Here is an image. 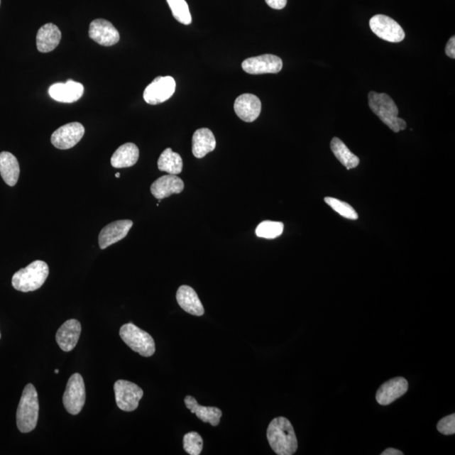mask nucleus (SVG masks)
Masks as SVG:
<instances>
[{
	"mask_svg": "<svg viewBox=\"0 0 455 455\" xmlns=\"http://www.w3.org/2000/svg\"><path fill=\"white\" fill-rule=\"evenodd\" d=\"M0 339H1V333H0Z\"/></svg>",
	"mask_w": 455,
	"mask_h": 455,
	"instance_id": "nucleus-37",
	"label": "nucleus"
},
{
	"mask_svg": "<svg viewBox=\"0 0 455 455\" xmlns=\"http://www.w3.org/2000/svg\"><path fill=\"white\" fill-rule=\"evenodd\" d=\"M185 405L192 413L196 414L201 421L209 422L213 427H217L219 424L223 414L221 410L214 407H202L191 395H187L185 398Z\"/></svg>",
	"mask_w": 455,
	"mask_h": 455,
	"instance_id": "nucleus-21",
	"label": "nucleus"
},
{
	"mask_svg": "<svg viewBox=\"0 0 455 455\" xmlns=\"http://www.w3.org/2000/svg\"><path fill=\"white\" fill-rule=\"evenodd\" d=\"M175 19L183 25L192 23V16L186 0H168Z\"/></svg>",
	"mask_w": 455,
	"mask_h": 455,
	"instance_id": "nucleus-27",
	"label": "nucleus"
},
{
	"mask_svg": "<svg viewBox=\"0 0 455 455\" xmlns=\"http://www.w3.org/2000/svg\"><path fill=\"white\" fill-rule=\"evenodd\" d=\"M62 402L71 415H78L82 411L85 403V386L80 373H74L67 381Z\"/></svg>",
	"mask_w": 455,
	"mask_h": 455,
	"instance_id": "nucleus-6",
	"label": "nucleus"
},
{
	"mask_svg": "<svg viewBox=\"0 0 455 455\" xmlns=\"http://www.w3.org/2000/svg\"><path fill=\"white\" fill-rule=\"evenodd\" d=\"M89 35L102 46H114L119 42L120 34L116 27L104 19H97L89 25Z\"/></svg>",
	"mask_w": 455,
	"mask_h": 455,
	"instance_id": "nucleus-12",
	"label": "nucleus"
},
{
	"mask_svg": "<svg viewBox=\"0 0 455 455\" xmlns=\"http://www.w3.org/2000/svg\"><path fill=\"white\" fill-rule=\"evenodd\" d=\"M382 455H402L403 453L402 451H400L398 449H387L385 450L384 452L381 454Z\"/></svg>",
	"mask_w": 455,
	"mask_h": 455,
	"instance_id": "nucleus-34",
	"label": "nucleus"
},
{
	"mask_svg": "<svg viewBox=\"0 0 455 455\" xmlns=\"http://www.w3.org/2000/svg\"><path fill=\"white\" fill-rule=\"evenodd\" d=\"M234 109L242 121L252 123L261 114V102L255 94H243L234 102Z\"/></svg>",
	"mask_w": 455,
	"mask_h": 455,
	"instance_id": "nucleus-16",
	"label": "nucleus"
},
{
	"mask_svg": "<svg viewBox=\"0 0 455 455\" xmlns=\"http://www.w3.org/2000/svg\"><path fill=\"white\" fill-rule=\"evenodd\" d=\"M408 390V382L402 377H396L385 383L378 390L377 402L381 405H390L402 398Z\"/></svg>",
	"mask_w": 455,
	"mask_h": 455,
	"instance_id": "nucleus-15",
	"label": "nucleus"
},
{
	"mask_svg": "<svg viewBox=\"0 0 455 455\" xmlns=\"http://www.w3.org/2000/svg\"><path fill=\"white\" fill-rule=\"evenodd\" d=\"M121 339L131 349L143 356L151 357L155 353V344L153 337L146 331L135 326L133 323L125 324L121 327Z\"/></svg>",
	"mask_w": 455,
	"mask_h": 455,
	"instance_id": "nucleus-5",
	"label": "nucleus"
},
{
	"mask_svg": "<svg viewBox=\"0 0 455 455\" xmlns=\"http://www.w3.org/2000/svg\"><path fill=\"white\" fill-rule=\"evenodd\" d=\"M283 225L281 222L263 221L256 229V234L258 237L265 239H275L281 236L283 232Z\"/></svg>",
	"mask_w": 455,
	"mask_h": 455,
	"instance_id": "nucleus-28",
	"label": "nucleus"
},
{
	"mask_svg": "<svg viewBox=\"0 0 455 455\" xmlns=\"http://www.w3.org/2000/svg\"><path fill=\"white\" fill-rule=\"evenodd\" d=\"M48 274V265L43 261H35L13 274L12 286L24 292L38 290L46 282Z\"/></svg>",
	"mask_w": 455,
	"mask_h": 455,
	"instance_id": "nucleus-4",
	"label": "nucleus"
},
{
	"mask_svg": "<svg viewBox=\"0 0 455 455\" xmlns=\"http://www.w3.org/2000/svg\"><path fill=\"white\" fill-rule=\"evenodd\" d=\"M184 182L175 175H163L151 185L150 191L157 199L162 200L184 190Z\"/></svg>",
	"mask_w": 455,
	"mask_h": 455,
	"instance_id": "nucleus-17",
	"label": "nucleus"
},
{
	"mask_svg": "<svg viewBox=\"0 0 455 455\" xmlns=\"http://www.w3.org/2000/svg\"><path fill=\"white\" fill-rule=\"evenodd\" d=\"M325 202L333 210L342 216V217L351 220L358 219L357 212L353 209V207L346 204V202H341L333 197H326Z\"/></svg>",
	"mask_w": 455,
	"mask_h": 455,
	"instance_id": "nucleus-30",
	"label": "nucleus"
},
{
	"mask_svg": "<svg viewBox=\"0 0 455 455\" xmlns=\"http://www.w3.org/2000/svg\"><path fill=\"white\" fill-rule=\"evenodd\" d=\"M268 6L274 10H282L287 4V0H265Z\"/></svg>",
	"mask_w": 455,
	"mask_h": 455,
	"instance_id": "nucleus-32",
	"label": "nucleus"
},
{
	"mask_svg": "<svg viewBox=\"0 0 455 455\" xmlns=\"http://www.w3.org/2000/svg\"><path fill=\"white\" fill-rule=\"evenodd\" d=\"M331 148L336 159L345 166L346 170L356 168L359 165V158L353 154L340 138L332 139Z\"/></svg>",
	"mask_w": 455,
	"mask_h": 455,
	"instance_id": "nucleus-26",
	"label": "nucleus"
},
{
	"mask_svg": "<svg viewBox=\"0 0 455 455\" xmlns=\"http://www.w3.org/2000/svg\"><path fill=\"white\" fill-rule=\"evenodd\" d=\"M60 373V371H58V369H55V373Z\"/></svg>",
	"mask_w": 455,
	"mask_h": 455,
	"instance_id": "nucleus-36",
	"label": "nucleus"
},
{
	"mask_svg": "<svg viewBox=\"0 0 455 455\" xmlns=\"http://www.w3.org/2000/svg\"><path fill=\"white\" fill-rule=\"evenodd\" d=\"M183 162L181 155L173 152L170 148H166L158 160V168L170 175H178L182 172Z\"/></svg>",
	"mask_w": 455,
	"mask_h": 455,
	"instance_id": "nucleus-25",
	"label": "nucleus"
},
{
	"mask_svg": "<svg viewBox=\"0 0 455 455\" xmlns=\"http://www.w3.org/2000/svg\"><path fill=\"white\" fill-rule=\"evenodd\" d=\"M177 300L185 312L196 317H202L204 314V305L198 298L196 291L190 286L183 285L178 288Z\"/></svg>",
	"mask_w": 455,
	"mask_h": 455,
	"instance_id": "nucleus-19",
	"label": "nucleus"
},
{
	"mask_svg": "<svg viewBox=\"0 0 455 455\" xmlns=\"http://www.w3.org/2000/svg\"><path fill=\"white\" fill-rule=\"evenodd\" d=\"M267 437L270 446L278 455H292L298 449L294 427L285 417L274 418L270 422Z\"/></svg>",
	"mask_w": 455,
	"mask_h": 455,
	"instance_id": "nucleus-1",
	"label": "nucleus"
},
{
	"mask_svg": "<svg viewBox=\"0 0 455 455\" xmlns=\"http://www.w3.org/2000/svg\"><path fill=\"white\" fill-rule=\"evenodd\" d=\"M133 225L132 220L128 219L117 220V221L107 224L99 234V246L101 249L105 250L108 246L123 240L128 236Z\"/></svg>",
	"mask_w": 455,
	"mask_h": 455,
	"instance_id": "nucleus-13",
	"label": "nucleus"
},
{
	"mask_svg": "<svg viewBox=\"0 0 455 455\" xmlns=\"http://www.w3.org/2000/svg\"><path fill=\"white\" fill-rule=\"evenodd\" d=\"M216 148V139L213 132L209 128L196 131L192 137V154L197 159H202Z\"/></svg>",
	"mask_w": 455,
	"mask_h": 455,
	"instance_id": "nucleus-22",
	"label": "nucleus"
},
{
	"mask_svg": "<svg viewBox=\"0 0 455 455\" xmlns=\"http://www.w3.org/2000/svg\"><path fill=\"white\" fill-rule=\"evenodd\" d=\"M39 402L38 391L35 386L28 384L22 392L16 412V424L22 434L33 431L38 425Z\"/></svg>",
	"mask_w": 455,
	"mask_h": 455,
	"instance_id": "nucleus-2",
	"label": "nucleus"
},
{
	"mask_svg": "<svg viewBox=\"0 0 455 455\" xmlns=\"http://www.w3.org/2000/svg\"><path fill=\"white\" fill-rule=\"evenodd\" d=\"M0 175L8 186H16L20 177V165L10 152L0 153Z\"/></svg>",
	"mask_w": 455,
	"mask_h": 455,
	"instance_id": "nucleus-24",
	"label": "nucleus"
},
{
	"mask_svg": "<svg viewBox=\"0 0 455 455\" xmlns=\"http://www.w3.org/2000/svg\"><path fill=\"white\" fill-rule=\"evenodd\" d=\"M369 26L378 38L390 43H400L405 39V34L398 22L384 15H376L369 21Z\"/></svg>",
	"mask_w": 455,
	"mask_h": 455,
	"instance_id": "nucleus-8",
	"label": "nucleus"
},
{
	"mask_svg": "<svg viewBox=\"0 0 455 455\" xmlns=\"http://www.w3.org/2000/svg\"><path fill=\"white\" fill-rule=\"evenodd\" d=\"M120 175H120V173H116V178H119V177H120Z\"/></svg>",
	"mask_w": 455,
	"mask_h": 455,
	"instance_id": "nucleus-35",
	"label": "nucleus"
},
{
	"mask_svg": "<svg viewBox=\"0 0 455 455\" xmlns=\"http://www.w3.org/2000/svg\"><path fill=\"white\" fill-rule=\"evenodd\" d=\"M437 429L441 434L452 435L455 434V414L445 417L439 422Z\"/></svg>",
	"mask_w": 455,
	"mask_h": 455,
	"instance_id": "nucleus-31",
	"label": "nucleus"
},
{
	"mask_svg": "<svg viewBox=\"0 0 455 455\" xmlns=\"http://www.w3.org/2000/svg\"><path fill=\"white\" fill-rule=\"evenodd\" d=\"M368 105L373 114L395 133L407 128V123L399 119V110L388 94L371 92L368 94Z\"/></svg>",
	"mask_w": 455,
	"mask_h": 455,
	"instance_id": "nucleus-3",
	"label": "nucleus"
},
{
	"mask_svg": "<svg viewBox=\"0 0 455 455\" xmlns=\"http://www.w3.org/2000/svg\"><path fill=\"white\" fill-rule=\"evenodd\" d=\"M84 131V126L80 123H70L62 126L52 135L53 146L58 150H70L82 139Z\"/></svg>",
	"mask_w": 455,
	"mask_h": 455,
	"instance_id": "nucleus-11",
	"label": "nucleus"
},
{
	"mask_svg": "<svg viewBox=\"0 0 455 455\" xmlns=\"http://www.w3.org/2000/svg\"><path fill=\"white\" fill-rule=\"evenodd\" d=\"M84 88L82 84L74 80L65 83H56L49 87L48 93L53 100L62 103H73L82 97Z\"/></svg>",
	"mask_w": 455,
	"mask_h": 455,
	"instance_id": "nucleus-14",
	"label": "nucleus"
},
{
	"mask_svg": "<svg viewBox=\"0 0 455 455\" xmlns=\"http://www.w3.org/2000/svg\"><path fill=\"white\" fill-rule=\"evenodd\" d=\"M204 447V440L197 432H188L183 438L185 451L191 455H199Z\"/></svg>",
	"mask_w": 455,
	"mask_h": 455,
	"instance_id": "nucleus-29",
	"label": "nucleus"
},
{
	"mask_svg": "<svg viewBox=\"0 0 455 455\" xmlns=\"http://www.w3.org/2000/svg\"><path fill=\"white\" fill-rule=\"evenodd\" d=\"M62 33L58 27L53 23L43 26L37 35V48L40 53H50L60 44Z\"/></svg>",
	"mask_w": 455,
	"mask_h": 455,
	"instance_id": "nucleus-20",
	"label": "nucleus"
},
{
	"mask_svg": "<svg viewBox=\"0 0 455 455\" xmlns=\"http://www.w3.org/2000/svg\"><path fill=\"white\" fill-rule=\"evenodd\" d=\"M81 333L80 323L75 319H69L58 329L56 341L65 351L73 350L77 345Z\"/></svg>",
	"mask_w": 455,
	"mask_h": 455,
	"instance_id": "nucleus-18",
	"label": "nucleus"
},
{
	"mask_svg": "<svg viewBox=\"0 0 455 455\" xmlns=\"http://www.w3.org/2000/svg\"><path fill=\"white\" fill-rule=\"evenodd\" d=\"M242 69L250 75L278 74L283 69V61L273 54H264L247 58L242 62Z\"/></svg>",
	"mask_w": 455,
	"mask_h": 455,
	"instance_id": "nucleus-10",
	"label": "nucleus"
},
{
	"mask_svg": "<svg viewBox=\"0 0 455 455\" xmlns=\"http://www.w3.org/2000/svg\"><path fill=\"white\" fill-rule=\"evenodd\" d=\"M139 150L136 144L127 143L120 146L111 156V164L114 168H128L137 163Z\"/></svg>",
	"mask_w": 455,
	"mask_h": 455,
	"instance_id": "nucleus-23",
	"label": "nucleus"
},
{
	"mask_svg": "<svg viewBox=\"0 0 455 455\" xmlns=\"http://www.w3.org/2000/svg\"><path fill=\"white\" fill-rule=\"evenodd\" d=\"M445 53L449 57L455 58V38L452 37L449 39L447 46L445 48Z\"/></svg>",
	"mask_w": 455,
	"mask_h": 455,
	"instance_id": "nucleus-33",
	"label": "nucleus"
},
{
	"mask_svg": "<svg viewBox=\"0 0 455 455\" xmlns=\"http://www.w3.org/2000/svg\"><path fill=\"white\" fill-rule=\"evenodd\" d=\"M117 407L124 412H133L138 407L143 398V391L134 383L120 380L114 385Z\"/></svg>",
	"mask_w": 455,
	"mask_h": 455,
	"instance_id": "nucleus-7",
	"label": "nucleus"
},
{
	"mask_svg": "<svg viewBox=\"0 0 455 455\" xmlns=\"http://www.w3.org/2000/svg\"><path fill=\"white\" fill-rule=\"evenodd\" d=\"M175 81L171 76H159L144 89V101L150 105L168 101L175 93Z\"/></svg>",
	"mask_w": 455,
	"mask_h": 455,
	"instance_id": "nucleus-9",
	"label": "nucleus"
}]
</instances>
